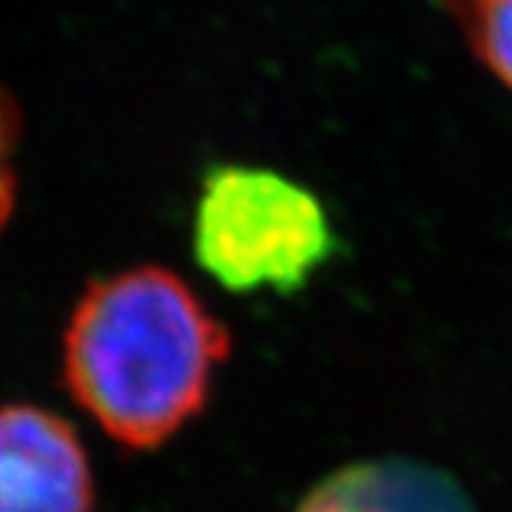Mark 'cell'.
<instances>
[{"instance_id": "obj_2", "label": "cell", "mask_w": 512, "mask_h": 512, "mask_svg": "<svg viewBox=\"0 0 512 512\" xmlns=\"http://www.w3.org/2000/svg\"><path fill=\"white\" fill-rule=\"evenodd\" d=\"M339 248L328 208L308 185L262 165L205 171L194 208V259L225 291L293 296Z\"/></svg>"}, {"instance_id": "obj_6", "label": "cell", "mask_w": 512, "mask_h": 512, "mask_svg": "<svg viewBox=\"0 0 512 512\" xmlns=\"http://www.w3.org/2000/svg\"><path fill=\"white\" fill-rule=\"evenodd\" d=\"M15 146H18V114L9 97L0 92V231L15 211Z\"/></svg>"}, {"instance_id": "obj_3", "label": "cell", "mask_w": 512, "mask_h": 512, "mask_svg": "<svg viewBox=\"0 0 512 512\" xmlns=\"http://www.w3.org/2000/svg\"><path fill=\"white\" fill-rule=\"evenodd\" d=\"M92 507V467L72 424L32 404L0 407V512Z\"/></svg>"}, {"instance_id": "obj_4", "label": "cell", "mask_w": 512, "mask_h": 512, "mask_svg": "<svg viewBox=\"0 0 512 512\" xmlns=\"http://www.w3.org/2000/svg\"><path fill=\"white\" fill-rule=\"evenodd\" d=\"M296 512H476V504L436 464L384 456L339 467L302 498Z\"/></svg>"}, {"instance_id": "obj_5", "label": "cell", "mask_w": 512, "mask_h": 512, "mask_svg": "<svg viewBox=\"0 0 512 512\" xmlns=\"http://www.w3.org/2000/svg\"><path fill=\"white\" fill-rule=\"evenodd\" d=\"M481 63L512 89V0H450Z\"/></svg>"}, {"instance_id": "obj_1", "label": "cell", "mask_w": 512, "mask_h": 512, "mask_svg": "<svg viewBox=\"0 0 512 512\" xmlns=\"http://www.w3.org/2000/svg\"><path fill=\"white\" fill-rule=\"evenodd\" d=\"M228 353V328L188 282L140 265L80 296L63 336V379L111 439L154 450L202 413Z\"/></svg>"}]
</instances>
